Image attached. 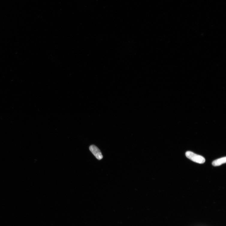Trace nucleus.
I'll list each match as a JSON object with an SVG mask.
<instances>
[{
  "instance_id": "obj_3",
  "label": "nucleus",
  "mask_w": 226,
  "mask_h": 226,
  "mask_svg": "<svg viewBox=\"0 0 226 226\" xmlns=\"http://www.w3.org/2000/svg\"><path fill=\"white\" fill-rule=\"evenodd\" d=\"M226 157L216 159L212 163V164L215 167L221 165H222L226 163Z\"/></svg>"
},
{
  "instance_id": "obj_1",
  "label": "nucleus",
  "mask_w": 226,
  "mask_h": 226,
  "mask_svg": "<svg viewBox=\"0 0 226 226\" xmlns=\"http://www.w3.org/2000/svg\"><path fill=\"white\" fill-rule=\"evenodd\" d=\"M186 156L191 160L199 164H203L205 162V159L202 156L197 155L190 151L186 153Z\"/></svg>"
},
{
  "instance_id": "obj_2",
  "label": "nucleus",
  "mask_w": 226,
  "mask_h": 226,
  "mask_svg": "<svg viewBox=\"0 0 226 226\" xmlns=\"http://www.w3.org/2000/svg\"><path fill=\"white\" fill-rule=\"evenodd\" d=\"M89 149L92 153L98 160H101L103 158L102 153L99 148L94 145H91Z\"/></svg>"
}]
</instances>
